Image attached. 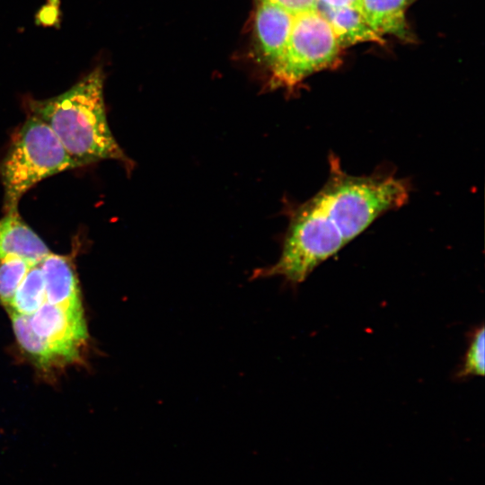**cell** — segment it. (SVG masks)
<instances>
[{
	"instance_id": "cell-11",
	"label": "cell",
	"mask_w": 485,
	"mask_h": 485,
	"mask_svg": "<svg viewBox=\"0 0 485 485\" xmlns=\"http://www.w3.org/2000/svg\"><path fill=\"white\" fill-rule=\"evenodd\" d=\"M9 314L18 343L40 366L47 369L63 365L48 343L34 332L30 316L10 311Z\"/></svg>"
},
{
	"instance_id": "cell-10",
	"label": "cell",
	"mask_w": 485,
	"mask_h": 485,
	"mask_svg": "<svg viewBox=\"0 0 485 485\" xmlns=\"http://www.w3.org/2000/svg\"><path fill=\"white\" fill-rule=\"evenodd\" d=\"M409 0H361L360 10L369 26L380 36L392 34L407 40L405 11Z\"/></svg>"
},
{
	"instance_id": "cell-14",
	"label": "cell",
	"mask_w": 485,
	"mask_h": 485,
	"mask_svg": "<svg viewBox=\"0 0 485 485\" xmlns=\"http://www.w3.org/2000/svg\"><path fill=\"white\" fill-rule=\"evenodd\" d=\"M484 327L481 325L472 336L463 364L457 372L458 378L484 375Z\"/></svg>"
},
{
	"instance_id": "cell-4",
	"label": "cell",
	"mask_w": 485,
	"mask_h": 485,
	"mask_svg": "<svg viewBox=\"0 0 485 485\" xmlns=\"http://www.w3.org/2000/svg\"><path fill=\"white\" fill-rule=\"evenodd\" d=\"M341 49L318 10L295 15L283 53L270 67L271 85L293 88L316 72L335 67Z\"/></svg>"
},
{
	"instance_id": "cell-5",
	"label": "cell",
	"mask_w": 485,
	"mask_h": 485,
	"mask_svg": "<svg viewBox=\"0 0 485 485\" xmlns=\"http://www.w3.org/2000/svg\"><path fill=\"white\" fill-rule=\"evenodd\" d=\"M30 323L63 365L79 358L88 339L83 309H68L46 302L30 316Z\"/></svg>"
},
{
	"instance_id": "cell-2",
	"label": "cell",
	"mask_w": 485,
	"mask_h": 485,
	"mask_svg": "<svg viewBox=\"0 0 485 485\" xmlns=\"http://www.w3.org/2000/svg\"><path fill=\"white\" fill-rule=\"evenodd\" d=\"M103 82L102 69L95 67L57 96L27 100L26 109L50 127L78 167L106 159L131 167L108 124Z\"/></svg>"
},
{
	"instance_id": "cell-3",
	"label": "cell",
	"mask_w": 485,
	"mask_h": 485,
	"mask_svg": "<svg viewBox=\"0 0 485 485\" xmlns=\"http://www.w3.org/2000/svg\"><path fill=\"white\" fill-rule=\"evenodd\" d=\"M77 167L50 127L29 114L0 164L4 213L18 211L21 198L38 182Z\"/></svg>"
},
{
	"instance_id": "cell-7",
	"label": "cell",
	"mask_w": 485,
	"mask_h": 485,
	"mask_svg": "<svg viewBox=\"0 0 485 485\" xmlns=\"http://www.w3.org/2000/svg\"><path fill=\"white\" fill-rule=\"evenodd\" d=\"M41 238L22 219L18 211L5 213L0 219V263L21 258L39 264L49 253Z\"/></svg>"
},
{
	"instance_id": "cell-16",
	"label": "cell",
	"mask_w": 485,
	"mask_h": 485,
	"mask_svg": "<svg viewBox=\"0 0 485 485\" xmlns=\"http://www.w3.org/2000/svg\"><path fill=\"white\" fill-rule=\"evenodd\" d=\"M360 1L361 0H317L318 4H322L329 8H340L346 6L360 8Z\"/></svg>"
},
{
	"instance_id": "cell-15",
	"label": "cell",
	"mask_w": 485,
	"mask_h": 485,
	"mask_svg": "<svg viewBox=\"0 0 485 485\" xmlns=\"http://www.w3.org/2000/svg\"><path fill=\"white\" fill-rule=\"evenodd\" d=\"M275 4L294 15L317 10V0H265Z\"/></svg>"
},
{
	"instance_id": "cell-1",
	"label": "cell",
	"mask_w": 485,
	"mask_h": 485,
	"mask_svg": "<svg viewBox=\"0 0 485 485\" xmlns=\"http://www.w3.org/2000/svg\"><path fill=\"white\" fill-rule=\"evenodd\" d=\"M329 164L322 189L294 210L278 261L257 269L252 278L281 277L292 287L301 284L380 216L409 199V181L393 172L351 175L333 154Z\"/></svg>"
},
{
	"instance_id": "cell-8",
	"label": "cell",
	"mask_w": 485,
	"mask_h": 485,
	"mask_svg": "<svg viewBox=\"0 0 485 485\" xmlns=\"http://www.w3.org/2000/svg\"><path fill=\"white\" fill-rule=\"evenodd\" d=\"M46 302L68 309H83L78 281L67 256L49 252L39 263Z\"/></svg>"
},
{
	"instance_id": "cell-9",
	"label": "cell",
	"mask_w": 485,
	"mask_h": 485,
	"mask_svg": "<svg viewBox=\"0 0 485 485\" xmlns=\"http://www.w3.org/2000/svg\"><path fill=\"white\" fill-rule=\"evenodd\" d=\"M317 10L331 25L341 48L363 42H384L366 22L360 8H329L318 4Z\"/></svg>"
},
{
	"instance_id": "cell-12",
	"label": "cell",
	"mask_w": 485,
	"mask_h": 485,
	"mask_svg": "<svg viewBox=\"0 0 485 485\" xmlns=\"http://www.w3.org/2000/svg\"><path fill=\"white\" fill-rule=\"evenodd\" d=\"M46 303L44 279L39 264L32 266L5 306L10 312L31 316Z\"/></svg>"
},
{
	"instance_id": "cell-13",
	"label": "cell",
	"mask_w": 485,
	"mask_h": 485,
	"mask_svg": "<svg viewBox=\"0 0 485 485\" xmlns=\"http://www.w3.org/2000/svg\"><path fill=\"white\" fill-rule=\"evenodd\" d=\"M32 266L21 258L7 259L0 263V302L5 306Z\"/></svg>"
},
{
	"instance_id": "cell-6",
	"label": "cell",
	"mask_w": 485,
	"mask_h": 485,
	"mask_svg": "<svg viewBox=\"0 0 485 485\" xmlns=\"http://www.w3.org/2000/svg\"><path fill=\"white\" fill-rule=\"evenodd\" d=\"M295 15L265 0H259L255 13L256 40L269 68L279 58L287 45Z\"/></svg>"
}]
</instances>
